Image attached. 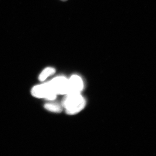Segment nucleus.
I'll use <instances>...</instances> for the list:
<instances>
[{
    "label": "nucleus",
    "mask_w": 156,
    "mask_h": 156,
    "mask_svg": "<svg viewBox=\"0 0 156 156\" xmlns=\"http://www.w3.org/2000/svg\"><path fill=\"white\" fill-rule=\"evenodd\" d=\"M66 95L62 105L68 115L77 114L85 107L86 101L81 93H70Z\"/></svg>",
    "instance_id": "1"
},
{
    "label": "nucleus",
    "mask_w": 156,
    "mask_h": 156,
    "mask_svg": "<svg viewBox=\"0 0 156 156\" xmlns=\"http://www.w3.org/2000/svg\"><path fill=\"white\" fill-rule=\"evenodd\" d=\"M31 94L34 97L51 101L55 100L57 96L50 88L48 82L34 87L32 89Z\"/></svg>",
    "instance_id": "2"
},
{
    "label": "nucleus",
    "mask_w": 156,
    "mask_h": 156,
    "mask_svg": "<svg viewBox=\"0 0 156 156\" xmlns=\"http://www.w3.org/2000/svg\"><path fill=\"white\" fill-rule=\"evenodd\" d=\"M51 89L56 95H66L68 92V79L64 76L56 77L48 82Z\"/></svg>",
    "instance_id": "3"
},
{
    "label": "nucleus",
    "mask_w": 156,
    "mask_h": 156,
    "mask_svg": "<svg viewBox=\"0 0 156 156\" xmlns=\"http://www.w3.org/2000/svg\"><path fill=\"white\" fill-rule=\"evenodd\" d=\"M84 88L83 79L77 75H73L68 79V92L70 93H81Z\"/></svg>",
    "instance_id": "4"
},
{
    "label": "nucleus",
    "mask_w": 156,
    "mask_h": 156,
    "mask_svg": "<svg viewBox=\"0 0 156 156\" xmlns=\"http://www.w3.org/2000/svg\"><path fill=\"white\" fill-rule=\"evenodd\" d=\"M56 72V69L53 67H48L42 71L39 76V80L43 82L48 79L50 76L53 75Z\"/></svg>",
    "instance_id": "5"
},
{
    "label": "nucleus",
    "mask_w": 156,
    "mask_h": 156,
    "mask_svg": "<svg viewBox=\"0 0 156 156\" xmlns=\"http://www.w3.org/2000/svg\"><path fill=\"white\" fill-rule=\"evenodd\" d=\"M44 108L46 110L49 111L57 113L61 112L63 108L62 105L52 102L45 104Z\"/></svg>",
    "instance_id": "6"
},
{
    "label": "nucleus",
    "mask_w": 156,
    "mask_h": 156,
    "mask_svg": "<svg viewBox=\"0 0 156 156\" xmlns=\"http://www.w3.org/2000/svg\"><path fill=\"white\" fill-rule=\"evenodd\" d=\"M61 1H63V2H65V1H67V0H61Z\"/></svg>",
    "instance_id": "7"
}]
</instances>
